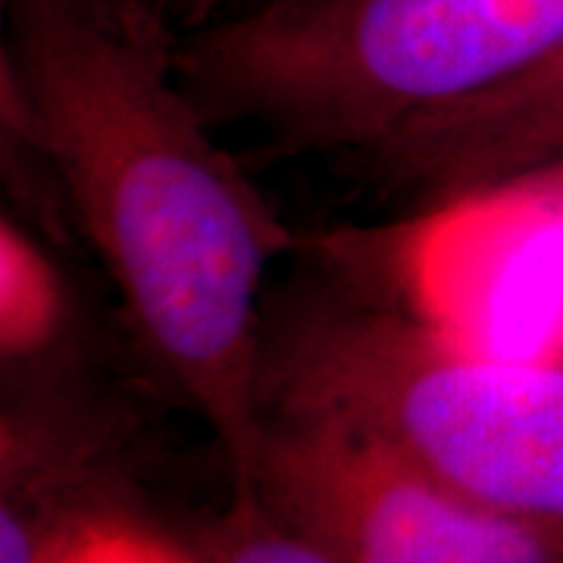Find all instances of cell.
<instances>
[{
	"label": "cell",
	"mask_w": 563,
	"mask_h": 563,
	"mask_svg": "<svg viewBox=\"0 0 563 563\" xmlns=\"http://www.w3.org/2000/svg\"><path fill=\"white\" fill-rule=\"evenodd\" d=\"M383 181L473 198L563 166V51L488 91L361 151Z\"/></svg>",
	"instance_id": "8992f818"
},
{
	"label": "cell",
	"mask_w": 563,
	"mask_h": 563,
	"mask_svg": "<svg viewBox=\"0 0 563 563\" xmlns=\"http://www.w3.org/2000/svg\"><path fill=\"white\" fill-rule=\"evenodd\" d=\"M135 514L139 417L76 363L3 379L0 563H54L91 526Z\"/></svg>",
	"instance_id": "5b68a950"
},
{
	"label": "cell",
	"mask_w": 563,
	"mask_h": 563,
	"mask_svg": "<svg viewBox=\"0 0 563 563\" xmlns=\"http://www.w3.org/2000/svg\"><path fill=\"white\" fill-rule=\"evenodd\" d=\"M263 417L344 426L442 483L563 520V354H501L339 282L266 301Z\"/></svg>",
	"instance_id": "7a4b0ae2"
},
{
	"label": "cell",
	"mask_w": 563,
	"mask_h": 563,
	"mask_svg": "<svg viewBox=\"0 0 563 563\" xmlns=\"http://www.w3.org/2000/svg\"><path fill=\"white\" fill-rule=\"evenodd\" d=\"M73 298L57 261L10 210L0 220V366L25 379L69 363Z\"/></svg>",
	"instance_id": "52a82bcc"
},
{
	"label": "cell",
	"mask_w": 563,
	"mask_h": 563,
	"mask_svg": "<svg viewBox=\"0 0 563 563\" xmlns=\"http://www.w3.org/2000/svg\"><path fill=\"white\" fill-rule=\"evenodd\" d=\"M54 563H201L188 542L166 532L151 514L91 526Z\"/></svg>",
	"instance_id": "9c48e42d"
},
{
	"label": "cell",
	"mask_w": 563,
	"mask_h": 563,
	"mask_svg": "<svg viewBox=\"0 0 563 563\" xmlns=\"http://www.w3.org/2000/svg\"><path fill=\"white\" fill-rule=\"evenodd\" d=\"M98 3H110V7H132L129 0H98Z\"/></svg>",
	"instance_id": "30bf717a"
},
{
	"label": "cell",
	"mask_w": 563,
	"mask_h": 563,
	"mask_svg": "<svg viewBox=\"0 0 563 563\" xmlns=\"http://www.w3.org/2000/svg\"><path fill=\"white\" fill-rule=\"evenodd\" d=\"M181 539L201 563H347L282 523L244 479H232L229 501Z\"/></svg>",
	"instance_id": "ba28073f"
},
{
	"label": "cell",
	"mask_w": 563,
	"mask_h": 563,
	"mask_svg": "<svg viewBox=\"0 0 563 563\" xmlns=\"http://www.w3.org/2000/svg\"><path fill=\"white\" fill-rule=\"evenodd\" d=\"M232 479L347 563H563V520L473 498L335 422L263 417Z\"/></svg>",
	"instance_id": "277c9868"
},
{
	"label": "cell",
	"mask_w": 563,
	"mask_h": 563,
	"mask_svg": "<svg viewBox=\"0 0 563 563\" xmlns=\"http://www.w3.org/2000/svg\"><path fill=\"white\" fill-rule=\"evenodd\" d=\"M563 51V0H263L176 66L213 122L301 151H366Z\"/></svg>",
	"instance_id": "3957f363"
},
{
	"label": "cell",
	"mask_w": 563,
	"mask_h": 563,
	"mask_svg": "<svg viewBox=\"0 0 563 563\" xmlns=\"http://www.w3.org/2000/svg\"><path fill=\"white\" fill-rule=\"evenodd\" d=\"M3 117L60 181L161 379L232 476L263 429L266 282L295 235L135 7L10 0Z\"/></svg>",
	"instance_id": "6da1fadb"
}]
</instances>
